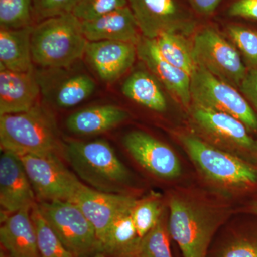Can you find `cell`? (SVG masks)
I'll list each match as a JSON object with an SVG mask.
<instances>
[{"instance_id":"obj_1","label":"cell","mask_w":257,"mask_h":257,"mask_svg":"<svg viewBox=\"0 0 257 257\" xmlns=\"http://www.w3.org/2000/svg\"><path fill=\"white\" fill-rule=\"evenodd\" d=\"M199 175L226 195L257 194V165L220 150L194 133L177 135Z\"/></svg>"},{"instance_id":"obj_2","label":"cell","mask_w":257,"mask_h":257,"mask_svg":"<svg viewBox=\"0 0 257 257\" xmlns=\"http://www.w3.org/2000/svg\"><path fill=\"white\" fill-rule=\"evenodd\" d=\"M169 234L183 257H206L216 230L226 217L219 206L189 194H174L169 201Z\"/></svg>"},{"instance_id":"obj_3","label":"cell","mask_w":257,"mask_h":257,"mask_svg":"<svg viewBox=\"0 0 257 257\" xmlns=\"http://www.w3.org/2000/svg\"><path fill=\"white\" fill-rule=\"evenodd\" d=\"M3 150L18 155L59 157L63 150L53 115L40 104L18 114L0 115Z\"/></svg>"},{"instance_id":"obj_4","label":"cell","mask_w":257,"mask_h":257,"mask_svg":"<svg viewBox=\"0 0 257 257\" xmlns=\"http://www.w3.org/2000/svg\"><path fill=\"white\" fill-rule=\"evenodd\" d=\"M88 40L72 13L53 17L33 27L32 61L42 69L71 67L84 56Z\"/></svg>"},{"instance_id":"obj_5","label":"cell","mask_w":257,"mask_h":257,"mask_svg":"<svg viewBox=\"0 0 257 257\" xmlns=\"http://www.w3.org/2000/svg\"><path fill=\"white\" fill-rule=\"evenodd\" d=\"M64 152L76 173L90 188L124 194L125 187L131 182V174L105 140H71L64 145Z\"/></svg>"},{"instance_id":"obj_6","label":"cell","mask_w":257,"mask_h":257,"mask_svg":"<svg viewBox=\"0 0 257 257\" xmlns=\"http://www.w3.org/2000/svg\"><path fill=\"white\" fill-rule=\"evenodd\" d=\"M187 110L193 133L213 146L257 165V139L241 121L194 102Z\"/></svg>"},{"instance_id":"obj_7","label":"cell","mask_w":257,"mask_h":257,"mask_svg":"<svg viewBox=\"0 0 257 257\" xmlns=\"http://www.w3.org/2000/svg\"><path fill=\"white\" fill-rule=\"evenodd\" d=\"M238 89L197 66L191 74L192 102L221 111L241 121L251 135H257V114Z\"/></svg>"},{"instance_id":"obj_8","label":"cell","mask_w":257,"mask_h":257,"mask_svg":"<svg viewBox=\"0 0 257 257\" xmlns=\"http://www.w3.org/2000/svg\"><path fill=\"white\" fill-rule=\"evenodd\" d=\"M39 209L66 248L76 257L100 251L95 229L75 202H38Z\"/></svg>"},{"instance_id":"obj_9","label":"cell","mask_w":257,"mask_h":257,"mask_svg":"<svg viewBox=\"0 0 257 257\" xmlns=\"http://www.w3.org/2000/svg\"><path fill=\"white\" fill-rule=\"evenodd\" d=\"M38 202H75L87 185L66 168L60 157L19 155Z\"/></svg>"},{"instance_id":"obj_10","label":"cell","mask_w":257,"mask_h":257,"mask_svg":"<svg viewBox=\"0 0 257 257\" xmlns=\"http://www.w3.org/2000/svg\"><path fill=\"white\" fill-rule=\"evenodd\" d=\"M192 45L197 66L226 84L239 89L248 69L234 45L210 27L197 32Z\"/></svg>"},{"instance_id":"obj_11","label":"cell","mask_w":257,"mask_h":257,"mask_svg":"<svg viewBox=\"0 0 257 257\" xmlns=\"http://www.w3.org/2000/svg\"><path fill=\"white\" fill-rule=\"evenodd\" d=\"M142 35L155 40L166 33L190 35L195 28L192 14L176 0H128Z\"/></svg>"},{"instance_id":"obj_12","label":"cell","mask_w":257,"mask_h":257,"mask_svg":"<svg viewBox=\"0 0 257 257\" xmlns=\"http://www.w3.org/2000/svg\"><path fill=\"white\" fill-rule=\"evenodd\" d=\"M69 67L41 68L35 72L42 97L59 109H69L80 104L96 89V82L89 74Z\"/></svg>"},{"instance_id":"obj_13","label":"cell","mask_w":257,"mask_h":257,"mask_svg":"<svg viewBox=\"0 0 257 257\" xmlns=\"http://www.w3.org/2000/svg\"><path fill=\"white\" fill-rule=\"evenodd\" d=\"M123 145L132 157L152 175L165 180L182 175V164L170 147L145 132L126 134Z\"/></svg>"},{"instance_id":"obj_14","label":"cell","mask_w":257,"mask_h":257,"mask_svg":"<svg viewBox=\"0 0 257 257\" xmlns=\"http://www.w3.org/2000/svg\"><path fill=\"white\" fill-rule=\"evenodd\" d=\"M36 197L20 156L3 150L0 157V204L5 212L14 214L32 209Z\"/></svg>"},{"instance_id":"obj_15","label":"cell","mask_w":257,"mask_h":257,"mask_svg":"<svg viewBox=\"0 0 257 257\" xmlns=\"http://www.w3.org/2000/svg\"><path fill=\"white\" fill-rule=\"evenodd\" d=\"M137 199L126 194L101 192L86 187L75 203L92 223L99 246L113 221L135 206Z\"/></svg>"},{"instance_id":"obj_16","label":"cell","mask_w":257,"mask_h":257,"mask_svg":"<svg viewBox=\"0 0 257 257\" xmlns=\"http://www.w3.org/2000/svg\"><path fill=\"white\" fill-rule=\"evenodd\" d=\"M136 46L138 57L148 70L188 109L192 103L190 74L166 60L157 48L155 40L142 36Z\"/></svg>"},{"instance_id":"obj_17","label":"cell","mask_w":257,"mask_h":257,"mask_svg":"<svg viewBox=\"0 0 257 257\" xmlns=\"http://www.w3.org/2000/svg\"><path fill=\"white\" fill-rule=\"evenodd\" d=\"M84 56L101 80L112 83L133 67L138 52L134 44L102 40L88 42Z\"/></svg>"},{"instance_id":"obj_18","label":"cell","mask_w":257,"mask_h":257,"mask_svg":"<svg viewBox=\"0 0 257 257\" xmlns=\"http://www.w3.org/2000/svg\"><path fill=\"white\" fill-rule=\"evenodd\" d=\"M40 94L34 71L18 72L0 68V115L30 110L38 104Z\"/></svg>"},{"instance_id":"obj_19","label":"cell","mask_w":257,"mask_h":257,"mask_svg":"<svg viewBox=\"0 0 257 257\" xmlns=\"http://www.w3.org/2000/svg\"><path fill=\"white\" fill-rule=\"evenodd\" d=\"M88 42L111 40L137 45L141 32L128 5L88 21H81Z\"/></svg>"},{"instance_id":"obj_20","label":"cell","mask_w":257,"mask_h":257,"mask_svg":"<svg viewBox=\"0 0 257 257\" xmlns=\"http://www.w3.org/2000/svg\"><path fill=\"white\" fill-rule=\"evenodd\" d=\"M31 209H22L2 220L0 241L11 257H41Z\"/></svg>"},{"instance_id":"obj_21","label":"cell","mask_w":257,"mask_h":257,"mask_svg":"<svg viewBox=\"0 0 257 257\" xmlns=\"http://www.w3.org/2000/svg\"><path fill=\"white\" fill-rule=\"evenodd\" d=\"M128 113L119 106L106 104L85 108L67 118L66 125L72 133L93 135L105 133L128 119Z\"/></svg>"},{"instance_id":"obj_22","label":"cell","mask_w":257,"mask_h":257,"mask_svg":"<svg viewBox=\"0 0 257 257\" xmlns=\"http://www.w3.org/2000/svg\"><path fill=\"white\" fill-rule=\"evenodd\" d=\"M33 27L0 29V68L18 72L33 71L31 52Z\"/></svg>"},{"instance_id":"obj_23","label":"cell","mask_w":257,"mask_h":257,"mask_svg":"<svg viewBox=\"0 0 257 257\" xmlns=\"http://www.w3.org/2000/svg\"><path fill=\"white\" fill-rule=\"evenodd\" d=\"M125 96L151 110L164 112L167 101L160 83L156 77L146 70H137L126 79L121 86Z\"/></svg>"},{"instance_id":"obj_24","label":"cell","mask_w":257,"mask_h":257,"mask_svg":"<svg viewBox=\"0 0 257 257\" xmlns=\"http://www.w3.org/2000/svg\"><path fill=\"white\" fill-rule=\"evenodd\" d=\"M133 209L120 214L111 223L101 241L100 253L115 257H133L140 240L132 216Z\"/></svg>"},{"instance_id":"obj_25","label":"cell","mask_w":257,"mask_h":257,"mask_svg":"<svg viewBox=\"0 0 257 257\" xmlns=\"http://www.w3.org/2000/svg\"><path fill=\"white\" fill-rule=\"evenodd\" d=\"M155 41L166 60L192 74L197 65L194 60L192 42L187 40L186 35L166 33L155 39Z\"/></svg>"},{"instance_id":"obj_26","label":"cell","mask_w":257,"mask_h":257,"mask_svg":"<svg viewBox=\"0 0 257 257\" xmlns=\"http://www.w3.org/2000/svg\"><path fill=\"white\" fill-rule=\"evenodd\" d=\"M31 218L36 231L37 246L41 257H76L64 246L47 223L37 202L32 208Z\"/></svg>"},{"instance_id":"obj_27","label":"cell","mask_w":257,"mask_h":257,"mask_svg":"<svg viewBox=\"0 0 257 257\" xmlns=\"http://www.w3.org/2000/svg\"><path fill=\"white\" fill-rule=\"evenodd\" d=\"M165 214H162L156 226L140 238L133 257H172Z\"/></svg>"},{"instance_id":"obj_28","label":"cell","mask_w":257,"mask_h":257,"mask_svg":"<svg viewBox=\"0 0 257 257\" xmlns=\"http://www.w3.org/2000/svg\"><path fill=\"white\" fill-rule=\"evenodd\" d=\"M163 214V206L158 194L152 193L140 200L137 199L132 216L138 236L142 238L150 232Z\"/></svg>"},{"instance_id":"obj_29","label":"cell","mask_w":257,"mask_h":257,"mask_svg":"<svg viewBox=\"0 0 257 257\" xmlns=\"http://www.w3.org/2000/svg\"><path fill=\"white\" fill-rule=\"evenodd\" d=\"M32 18V0H0V28L31 26Z\"/></svg>"},{"instance_id":"obj_30","label":"cell","mask_w":257,"mask_h":257,"mask_svg":"<svg viewBox=\"0 0 257 257\" xmlns=\"http://www.w3.org/2000/svg\"><path fill=\"white\" fill-rule=\"evenodd\" d=\"M227 33L242 55L248 69H257V32L240 25H230Z\"/></svg>"},{"instance_id":"obj_31","label":"cell","mask_w":257,"mask_h":257,"mask_svg":"<svg viewBox=\"0 0 257 257\" xmlns=\"http://www.w3.org/2000/svg\"><path fill=\"white\" fill-rule=\"evenodd\" d=\"M217 257H257V221L228 243Z\"/></svg>"},{"instance_id":"obj_32","label":"cell","mask_w":257,"mask_h":257,"mask_svg":"<svg viewBox=\"0 0 257 257\" xmlns=\"http://www.w3.org/2000/svg\"><path fill=\"white\" fill-rule=\"evenodd\" d=\"M127 5L128 0H79L72 14L80 21H88Z\"/></svg>"},{"instance_id":"obj_33","label":"cell","mask_w":257,"mask_h":257,"mask_svg":"<svg viewBox=\"0 0 257 257\" xmlns=\"http://www.w3.org/2000/svg\"><path fill=\"white\" fill-rule=\"evenodd\" d=\"M79 0H32L33 17L40 20L72 13Z\"/></svg>"},{"instance_id":"obj_34","label":"cell","mask_w":257,"mask_h":257,"mask_svg":"<svg viewBox=\"0 0 257 257\" xmlns=\"http://www.w3.org/2000/svg\"><path fill=\"white\" fill-rule=\"evenodd\" d=\"M228 15L257 21V0H236L230 5Z\"/></svg>"},{"instance_id":"obj_35","label":"cell","mask_w":257,"mask_h":257,"mask_svg":"<svg viewBox=\"0 0 257 257\" xmlns=\"http://www.w3.org/2000/svg\"><path fill=\"white\" fill-rule=\"evenodd\" d=\"M239 89L257 114V69H248Z\"/></svg>"},{"instance_id":"obj_36","label":"cell","mask_w":257,"mask_h":257,"mask_svg":"<svg viewBox=\"0 0 257 257\" xmlns=\"http://www.w3.org/2000/svg\"><path fill=\"white\" fill-rule=\"evenodd\" d=\"M192 9L202 16H209L214 13L221 0H188Z\"/></svg>"},{"instance_id":"obj_37","label":"cell","mask_w":257,"mask_h":257,"mask_svg":"<svg viewBox=\"0 0 257 257\" xmlns=\"http://www.w3.org/2000/svg\"><path fill=\"white\" fill-rule=\"evenodd\" d=\"M245 211L249 215L257 216V195H255L245 207Z\"/></svg>"},{"instance_id":"obj_38","label":"cell","mask_w":257,"mask_h":257,"mask_svg":"<svg viewBox=\"0 0 257 257\" xmlns=\"http://www.w3.org/2000/svg\"><path fill=\"white\" fill-rule=\"evenodd\" d=\"M93 257H106L104 255H103L102 253H96V254L94 255Z\"/></svg>"},{"instance_id":"obj_39","label":"cell","mask_w":257,"mask_h":257,"mask_svg":"<svg viewBox=\"0 0 257 257\" xmlns=\"http://www.w3.org/2000/svg\"><path fill=\"white\" fill-rule=\"evenodd\" d=\"M0 257H8L7 256V255L5 254L4 252H3V251H1V253H0Z\"/></svg>"}]
</instances>
